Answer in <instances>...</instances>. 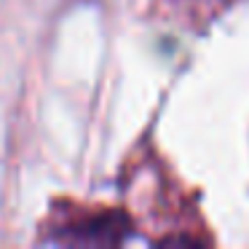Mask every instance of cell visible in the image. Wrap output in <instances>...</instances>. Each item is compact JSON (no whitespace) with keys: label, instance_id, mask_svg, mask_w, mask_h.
<instances>
[{"label":"cell","instance_id":"6da1fadb","mask_svg":"<svg viewBox=\"0 0 249 249\" xmlns=\"http://www.w3.org/2000/svg\"><path fill=\"white\" fill-rule=\"evenodd\" d=\"M134 236V222L124 209H102L56 222L46 236L62 247H121Z\"/></svg>","mask_w":249,"mask_h":249}]
</instances>
